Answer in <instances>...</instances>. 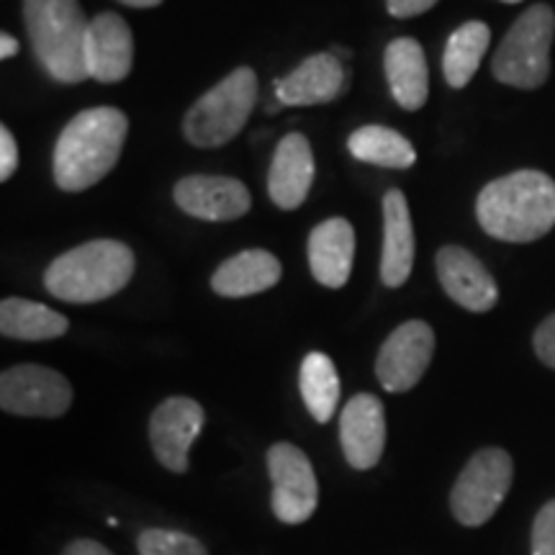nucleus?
Listing matches in <instances>:
<instances>
[{
    "label": "nucleus",
    "mask_w": 555,
    "mask_h": 555,
    "mask_svg": "<svg viewBox=\"0 0 555 555\" xmlns=\"http://www.w3.org/2000/svg\"><path fill=\"white\" fill-rule=\"evenodd\" d=\"M127 131L129 119L119 108L99 106L73 116L54 144V183L69 193L101 183L119 163Z\"/></svg>",
    "instance_id": "1"
},
{
    "label": "nucleus",
    "mask_w": 555,
    "mask_h": 555,
    "mask_svg": "<svg viewBox=\"0 0 555 555\" xmlns=\"http://www.w3.org/2000/svg\"><path fill=\"white\" fill-rule=\"evenodd\" d=\"M478 224L502 242H535L555 227V180L540 170H517L478 193Z\"/></svg>",
    "instance_id": "2"
},
{
    "label": "nucleus",
    "mask_w": 555,
    "mask_h": 555,
    "mask_svg": "<svg viewBox=\"0 0 555 555\" xmlns=\"http://www.w3.org/2000/svg\"><path fill=\"white\" fill-rule=\"evenodd\" d=\"M137 260L129 245L119 240H93L52 260L44 286L67 304L106 301L127 286Z\"/></svg>",
    "instance_id": "3"
},
{
    "label": "nucleus",
    "mask_w": 555,
    "mask_h": 555,
    "mask_svg": "<svg viewBox=\"0 0 555 555\" xmlns=\"http://www.w3.org/2000/svg\"><path fill=\"white\" fill-rule=\"evenodd\" d=\"M26 31L41 67L60 82H80L88 75V26L78 0H24Z\"/></svg>",
    "instance_id": "4"
},
{
    "label": "nucleus",
    "mask_w": 555,
    "mask_h": 555,
    "mask_svg": "<svg viewBox=\"0 0 555 555\" xmlns=\"http://www.w3.org/2000/svg\"><path fill=\"white\" fill-rule=\"evenodd\" d=\"M258 75L249 67L229 73L217 88L193 103L183 119V134L193 147H221L245 129L258 103Z\"/></svg>",
    "instance_id": "5"
},
{
    "label": "nucleus",
    "mask_w": 555,
    "mask_h": 555,
    "mask_svg": "<svg viewBox=\"0 0 555 555\" xmlns=\"http://www.w3.org/2000/svg\"><path fill=\"white\" fill-rule=\"evenodd\" d=\"M555 13L551 5H532L519 16L494 54L491 73L512 88H540L551 75Z\"/></svg>",
    "instance_id": "6"
},
{
    "label": "nucleus",
    "mask_w": 555,
    "mask_h": 555,
    "mask_svg": "<svg viewBox=\"0 0 555 555\" xmlns=\"http://www.w3.org/2000/svg\"><path fill=\"white\" fill-rule=\"evenodd\" d=\"M512 455L502 448H483L470 457L450 491V509L466 527H481L496 515L512 489Z\"/></svg>",
    "instance_id": "7"
},
{
    "label": "nucleus",
    "mask_w": 555,
    "mask_h": 555,
    "mask_svg": "<svg viewBox=\"0 0 555 555\" xmlns=\"http://www.w3.org/2000/svg\"><path fill=\"white\" fill-rule=\"evenodd\" d=\"M73 406V386L60 371L37 363L5 367L0 409L16 416H62Z\"/></svg>",
    "instance_id": "8"
},
{
    "label": "nucleus",
    "mask_w": 555,
    "mask_h": 555,
    "mask_svg": "<svg viewBox=\"0 0 555 555\" xmlns=\"http://www.w3.org/2000/svg\"><path fill=\"white\" fill-rule=\"evenodd\" d=\"M268 474L273 481V515L286 525H301L317 512L319 483L311 461L291 442L268 450Z\"/></svg>",
    "instance_id": "9"
},
{
    "label": "nucleus",
    "mask_w": 555,
    "mask_h": 555,
    "mask_svg": "<svg viewBox=\"0 0 555 555\" xmlns=\"http://www.w3.org/2000/svg\"><path fill=\"white\" fill-rule=\"evenodd\" d=\"M435 356V332L427 322L412 319L380 345L376 376L388 393H404L420 384Z\"/></svg>",
    "instance_id": "10"
},
{
    "label": "nucleus",
    "mask_w": 555,
    "mask_h": 555,
    "mask_svg": "<svg viewBox=\"0 0 555 555\" xmlns=\"http://www.w3.org/2000/svg\"><path fill=\"white\" fill-rule=\"evenodd\" d=\"M204 406L189 397L165 399L150 416V442L157 461L172 474L189 470V453L204 429Z\"/></svg>",
    "instance_id": "11"
},
{
    "label": "nucleus",
    "mask_w": 555,
    "mask_h": 555,
    "mask_svg": "<svg viewBox=\"0 0 555 555\" xmlns=\"http://www.w3.org/2000/svg\"><path fill=\"white\" fill-rule=\"evenodd\" d=\"M339 446L356 470H371L386 448V412L378 397L358 393L339 414Z\"/></svg>",
    "instance_id": "12"
},
{
    "label": "nucleus",
    "mask_w": 555,
    "mask_h": 555,
    "mask_svg": "<svg viewBox=\"0 0 555 555\" xmlns=\"http://www.w3.org/2000/svg\"><path fill=\"white\" fill-rule=\"evenodd\" d=\"M172 196L189 217L204 221L240 219L253 206L247 185L224 176H189L178 180Z\"/></svg>",
    "instance_id": "13"
},
{
    "label": "nucleus",
    "mask_w": 555,
    "mask_h": 555,
    "mask_svg": "<svg viewBox=\"0 0 555 555\" xmlns=\"http://www.w3.org/2000/svg\"><path fill=\"white\" fill-rule=\"evenodd\" d=\"M435 262L442 288H446V294L453 298L457 307L476 311V314H483V311L496 307V281L474 253H468L466 247L448 245L437 253Z\"/></svg>",
    "instance_id": "14"
},
{
    "label": "nucleus",
    "mask_w": 555,
    "mask_h": 555,
    "mask_svg": "<svg viewBox=\"0 0 555 555\" xmlns=\"http://www.w3.org/2000/svg\"><path fill=\"white\" fill-rule=\"evenodd\" d=\"M88 75L99 82H121L134 65V37L119 13H99L88 26Z\"/></svg>",
    "instance_id": "15"
},
{
    "label": "nucleus",
    "mask_w": 555,
    "mask_h": 555,
    "mask_svg": "<svg viewBox=\"0 0 555 555\" xmlns=\"http://www.w3.org/2000/svg\"><path fill=\"white\" fill-rule=\"evenodd\" d=\"M347 73L335 54L319 52L304 60L294 73L275 80V99L281 106H319L345 93Z\"/></svg>",
    "instance_id": "16"
},
{
    "label": "nucleus",
    "mask_w": 555,
    "mask_h": 555,
    "mask_svg": "<svg viewBox=\"0 0 555 555\" xmlns=\"http://www.w3.org/2000/svg\"><path fill=\"white\" fill-rule=\"evenodd\" d=\"M314 183V152L304 134H288L275 147L268 172L270 201L283 211H294L307 201Z\"/></svg>",
    "instance_id": "17"
},
{
    "label": "nucleus",
    "mask_w": 555,
    "mask_h": 555,
    "mask_svg": "<svg viewBox=\"0 0 555 555\" xmlns=\"http://www.w3.org/2000/svg\"><path fill=\"white\" fill-rule=\"evenodd\" d=\"M356 258V229L343 217L314 227L309 237V266L322 286L343 288L350 281Z\"/></svg>",
    "instance_id": "18"
},
{
    "label": "nucleus",
    "mask_w": 555,
    "mask_h": 555,
    "mask_svg": "<svg viewBox=\"0 0 555 555\" xmlns=\"http://www.w3.org/2000/svg\"><path fill=\"white\" fill-rule=\"evenodd\" d=\"M414 268V227L406 196L388 191L384 198V255H380V281L388 288L404 286Z\"/></svg>",
    "instance_id": "19"
},
{
    "label": "nucleus",
    "mask_w": 555,
    "mask_h": 555,
    "mask_svg": "<svg viewBox=\"0 0 555 555\" xmlns=\"http://www.w3.org/2000/svg\"><path fill=\"white\" fill-rule=\"evenodd\" d=\"M386 78L393 101L406 111H420L429 95V73L425 50L416 39L401 37L386 47Z\"/></svg>",
    "instance_id": "20"
},
{
    "label": "nucleus",
    "mask_w": 555,
    "mask_h": 555,
    "mask_svg": "<svg viewBox=\"0 0 555 555\" xmlns=\"http://www.w3.org/2000/svg\"><path fill=\"white\" fill-rule=\"evenodd\" d=\"M281 273V260L268 249H245L221 262L211 278V288L224 298H245L273 288Z\"/></svg>",
    "instance_id": "21"
},
{
    "label": "nucleus",
    "mask_w": 555,
    "mask_h": 555,
    "mask_svg": "<svg viewBox=\"0 0 555 555\" xmlns=\"http://www.w3.org/2000/svg\"><path fill=\"white\" fill-rule=\"evenodd\" d=\"M69 330L65 314L54 311L44 304L26 301V298H3L0 304V332L9 339H24V343H44L57 339Z\"/></svg>",
    "instance_id": "22"
},
{
    "label": "nucleus",
    "mask_w": 555,
    "mask_h": 555,
    "mask_svg": "<svg viewBox=\"0 0 555 555\" xmlns=\"http://www.w3.org/2000/svg\"><path fill=\"white\" fill-rule=\"evenodd\" d=\"M347 150L360 163L378 165V168L406 170L416 163L412 142L399 131L378 127V124H367V127L352 131L350 139H347Z\"/></svg>",
    "instance_id": "23"
},
{
    "label": "nucleus",
    "mask_w": 555,
    "mask_h": 555,
    "mask_svg": "<svg viewBox=\"0 0 555 555\" xmlns=\"http://www.w3.org/2000/svg\"><path fill=\"white\" fill-rule=\"evenodd\" d=\"M491 29L483 21H468L450 34L446 54H442V75L450 88H466L474 80L486 50H489Z\"/></svg>",
    "instance_id": "24"
},
{
    "label": "nucleus",
    "mask_w": 555,
    "mask_h": 555,
    "mask_svg": "<svg viewBox=\"0 0 555 555\" xmlns=\"http://www.w3.org/2000/svg\"><path fill=\"white\" fill-rule=\"evenodd\" d=\"M298 388H301L309 414L319 425H327L337 412L339 393H343L335 363L324 352H309L301 363V373H298Z\"/></svg>",
    "instance_id": "25"
},
{
    "label": "nucleus",
    "mask_w": 555,
    "mask_h": 555,
    "mask_svg": "<svg viewBox=\"0 0 555 555\" xmlns=\"http://www.w3.org/2000/svg\"><path fill=\"white\" fill-rule=\"evenodd\" d=\"M139 555H208L201 540L180 530H144L137 540Z\"/></svg>",
    "instance_id": "26"
},
{
    "label": "nucleus",
    "mask_w": 555,
    "mask_h": 555,
    "mask_svg": "<svg viewBox=\"0 0 555 555\" xmlns=\"http://www.w3.org/2000/svg\"><path fill=\"white\" fill-rule=\"evenodd\" d=\"M532 555H555V499L538 512L532 525Z\"/></svg>",
    "instance_id": "27"
},
{
    "label": "nucleus",
    "mask_w": 555,
    "mask_h": 555,
    "mask_svg": "<svg viewBox=\"0 0 555 555\" xmlns=\"http://www.w3.org/2000/svg\"><path fill=\"white\" fill-rule=\"evenodd\" d=\"M532 345H535L538 358L543 360L547 367H553V371H555V314L547 317L545 322L535 330Z\"/></svg>",
    "instance_id": "28"
},
{
    "label": "nucleus",
    "mask_w": 555,
    "mask_h": 555,
    "mask_svg": "<svg viewBox=\"0 0 555 555\" xmlns=\"http://www.w3.org/2000/svg\"><path fill=\"white\" fill-rule=\"evenodd\" d=\"M18 168V147L9 127H0V180H9Z\"/></svg>",
    "instance_id": "29"
},
{
    "label": "nucleus",
    "mask_w": 555,
    "mask_h": 555,
    "mask_svg": "<svg viewBox=\"0 0 555 555\" xmlns=\"http://www.w3.org/2000/svg\"><path fill=\"white\" fill-rule=\"evenodd\" d=\"M437 0H386V9L393 18H414L435 9Z\"/></svg>",
    "instance_id": "30"
},
{
    "label": "nucleus",
    "mask_w": 555,
    "mask_h": 555,
    "mask_svg": "<svg viewBox=\"0 0 555 555\" xmlns=\"http://www.w3.org/2000/svg\"><path fill=\"white\" fill-rule=\"evenodd\" d=\"M62 555H114L108 551L106 545L95 543V540H88V538H80V540H73Z\"/></svg>",
    "instance_id": "31"
},
{
    "label": "nucleus",
    "mask_w": 555,
    "mask_h": 555,
    "mask_svg": "<svg viewBox=\"0 0 555 555\" xmlns=\"http://www.w3.org/2000/svg\"><path fill=\"white\" fill-rule=\"evenodd\" d=\"M18 54V41L11 37V34H0V57L11 60Z\"/></svg>",
    "instance_id": "32"
},
{
    "label": "nucleus",
    "mask_w": 555,
    "mask_h": 555,
    "mask_svg": "<svg viewBox=\"0 0 555 555\" xmlns=\"http://www.w3.org/2000/svg\"><path fill=\"white\" fill-rule=\"evenodd\" d=\"M119 3L129 5V9H155L163 0H119Z\"/></svg>",
    "instance_id": "33"
},
{
    "label": "nucleus",
    "mask_w": 555,
    "mask_h": 555,
    "mask_svg": "<svg viewBox=\"0 0 555 555\" xmlns=\"http://www.w3.org/2000/svg\"><path fill=\"white\" fill-rule=\"evenodd\" d=\"M504 3H522V0H504Z\"/></svg>",
    "instance_id": "34"
}]
</instances>
